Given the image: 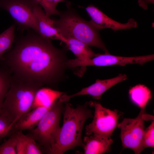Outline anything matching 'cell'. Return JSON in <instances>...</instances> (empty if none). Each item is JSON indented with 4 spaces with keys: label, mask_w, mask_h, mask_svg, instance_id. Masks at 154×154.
<instances>
[{
    "label": "cell",
    "mask_w": 154,
    "mask_h": 154,
    "mask_svg": "<svg viewBox=\"0 0 154 154\" xmlns=\"http://www.w3.org/2000/svg\"><path fill=\"white\" fill-rule=\"evenodd\" d=\"M38 106L21 117L14 125L11 133L35 128L51 106Z\"/></svg>",
    "instance_id": "13"
},
{
    "label": "cell",
    "mask_w": 154,
    "mask_h": 154,
    "mask_svg": "<svg viewBox=\"0 0 154 154\" xmlns=\"http://www.w3.org/2000/svg\"><path fill=\"white\" fill-rule=\"evenodd\" d=\"M16 135L12 132L9 138L0 145V154H16Z\"/></svg>",
    "instance_id": "21"
},
{
    "label": "cell",
    "mask_w": 154,
    "mask_h": 154,
    "mask_svg": "<svg viewBox=\"0 0 154 154\" xmlns=\"http://www.w3.org/2000/svg\"><path fill=\"white\" fill-rule=\"evenodd\" d=\"M63 103L59 100L55 102L36 126L27 134L38 142L43 153L53 144L60 131V122L64 108Z\"/></svg>",
    "instance_id": "5"
},
{
    "label": "cell",
    "mask_w": 154,
    "mask_h": 154,
    "mask_svg": "<svg viewBox=\"0 0 154 154\" xmlns=\"http://www.w3.org/2000/svg\"><path fill=\"white\" fill-rule=\"evenodd\" d=\"M42 86L12 75L10 86L1 109L2 114L14 125L33 109L37 94Z\"/></svg>",
    "instance_id": "3"
},
{
    "label": "cell",
    "mask_w": 154,
    "mask_h": 154,
    "mask_svg": "<svg viewBox=\"0 0 154 154\" xmlns=\"http://www.w3.org/2000/svg\"><path fill=\"white\" fill-rule=\"evenodd\" d=\"M129 94L132 101L141 109H145L151 97L150 89L143 85L139 84L131 88Z\"/></svg>",
    "instance_id": "17"
},
{
    "label": "cell",
    "mask_w": 154,
    "mask_h": 154,
    "mask_svg": "<svg viewBox=\"0 0 154 154\" xmlns=\"http://www.w3.org/2000/svg\"><path fill=\"white\" fill-rule=\"evenodd\" d=\"M14 125L0 111V142L5 137L11 134Z\"/></svg>",
    "instance_id": "22"
},
{
    "label": "cell",
    "mask_w": 154,
    "mask_h": 154,
    "mask_svg": "<svg viewBox=\"0 0 154 154\" xmlns=\"http://www.w3.org/2000/svg\"><path fill=\"white\" fill-rule=\"evenodd\" d=\"M65 44L67 49L70 50L81 61H85L97 56L99 54L94 52L89 46L74 38H66Z\"/></svg>",
    "instance_id": "16"
},
{
    "label": "cell",
    "mask_w": 154,
    "mask_h": 154,
    "mask_svg": "<svg viewBox=\"0 0 154 154\" xmlns=\"http://www.w3.org/2000/svg\"><path fill=\"white\" fill-rule=\"evenodd\" d=\"M143 146L144 149L154 147V121L145 130L143 137Z\"/></svg>",
    "instance_id": "23"
},
{
    "label": "cell",
    "mask_w": 154,
    "mask_h": 154,
    "mask_svg": "<svg viewBox=\"0 0 154 154\" xmlns=\"http://www.w3.org/2000/svg\"><path fill=\"white\" fill-rule=\"evenodd\" d=\"M38 28V33L41 36L50 40H57L64 42L67 39L60 34L55 26L54 20L47 16L41 7L37 5L34 9Z\"/></svg>",
    "instance_id": "12"
},
{
    "label": "cell",
    "mask_w": 154,
    "mask_h": 154,
    "mask_svg": "<svg viewBox=\"0 0 154 154\" xmlns=\"http://www.w3.org/2000/svg\"><path fill=\"white\" fill-rule=\"evenodd\" d=\"M38 4L35 0H0V7L10 14L19 29L32 30L38 33L34 13L35 8Z\"/></svg>",
    "instance_id": "6"
},
{
    "label": "cell",
    "mask_w": 154,
    "mask_h": 154,
    "mask_svg": "<svg viewBox=\"0 0 154 154\" xmlns=\"http://www.w3.org/2000/svg\"><path fill=\"white\" fill-rule=\"evenodd\" d=\"M15 26L13 25L0 34V61L12 48L15 40Z\"/></svg>",
    "instance_id": "18"
},
{
    "label": "cell",
    "mask_w": 154,
    "mask_h": 154,
    "mask_svg": "<svg viewBox=\"0 0 154 154\" xmlns=\"http://www.w3.org/2000/svg\"><path fill=\"white\" fill-rule=\"evenodd\" d=\"M84 8L91 18L89 22L99 31L105 29H110L116 31L137 27V22L133 19H129L126 23H122L110 18L93 5H89Z\"/></svg>",
    "instance_id": "10"
},
{
    "label": "cell",
    "mask_w": 154,
    "mask_h": 154,
    "mask_svg": "<svg viewBox=\"0 0 154 154\" xmlns=\"http://www.w3.org/2000/svg\"><path fill=\"white\" fill-rule=\"evenodd\" d=\"M88 103L94 108V112L92 121L86 127V135H96L111 137L118 124L120 116L118 111L107 108L96 102L90 101Z\"/></svg>",
    "instance_id": "7"
},
{
    "label": "cell",
    "mask_w": 154,
    "mask_h": 154,
    "mask_svg": "<svg viewBox=\"0 0 154 154\" xmlns=\"http://www.w3.org/2000/svg\"><path fill=\"white\" fill-rule=\"evenodd\" d=\"M67 9L60 12L58 19L54 20V25L61 35L66 38L76 39L89 46L99 48L105 53H109L100 37L99 30L83 19L66 3Z\"/></svg>",
    "instance_id": "4"
},
{
    "label": "cell",
    "mask_w": 154,
    "mask_h": 154,
    "mask_svg": "<svg viewBox=\"0 0 154 154\" xmlns=\"http://www.w3.org/2000/svg\"><path fill=\"white\" fill-rule=\"evenodd\" d=\"M88 103L74 108L67 102L64 107L62 126L55 141L45 153L63 154L77 147L83 148L82 130L86 120L93 117L92 111L88 108Z\"/></svg>",
    "instance_id": "2"
},
{
    "label": "cell",
    "mask_w": 154,
    "mask_h": 154,
    "mask_svg": "<svg viewBox=\"0 0 154 154\" xmlns=\"http://www.w3.org/2000/svg\"><path fill=\"white\" fill-rule=\"evenodd\" d=\"M138 2L139 6L145 10L147 8V4L149 3L154 4V0H138Z\"/></svg>",
    "instance_id": "24"
},
{
    "label": "cell",
    "mask_w": 154,
    "mask_h": 154,
    "mask_svg": "<svg viewBox=\"0 0 154 154\" xmlns=\"http://www.w3.org/2000/svg\"><path fill=\"white\" fill-rule=\"evenodd\" d=\"M83 148L85 154H102L110 152L113 140L98 135H92L85 136Z\"/></svg>",
    "instance_id": "14"
},
{
    "label": "cell",
    "mask_w": 154,
    "mask_h": 154,
    "mask_svg": "<svg viewBox=\"0 0 154 154\" xmlns=\"http://www.w3.org/2000/svg\"><path fill=\"white\" fill-rule=\"evenodd\" d=\"M153 54L146 56L133 57L116 56L109 53L99 54L97 56L85 61L77 58L70 60L69 62L70 67H81L84 68L87 66H106L114 65L125 66L128 64H138L142 65L154 59Z\"/></svg>",
    "instance_id": "9"
},
{
    "label": "cell",
    "mask_w": 154,
    "mask_h": 154,
    "mask_svg": "<svg viewBox=\"0 0 154 154\" xmlns=\"http://www.w3.org/2000/svg\"><path fill=\"white\" fill-rule=\"evenodd\" d=\"M43 9L46 15L50 17L52 15H59L60 11L56 9L58 4L65 0H35Z\"/></svg>",
    "instance_id": "20"
},
{
    "label": "cell",
    "mask_w": 154,
    "mask_h": 154,
    "mask_svg": "<svg viewBox=\"0 0 154 154\" xmlns=\"http://www.w3.org/2000/svg\"><path fill=\"white\" fill-rule=\"evenodd\" d=\"M12 74L3 63L0 64V111L10 86Z\"/></svg>",
    "instance_id": "19"
},
{
    "label": "cell",
    "mask_w": 154,
    "mask_h": 154,
    "mask_svg": "<svg viewBox=\"0 0 154 154\" xmlns=\"http://www.w3.org/2000/svg\"><path fill=\"white\" fill-rule=\"evenodd\" d=\"M145 109H141L136 117L125 118L117 125L120 129V138L123 147L131 149L136 154L140 153L144 149L143 137Z\"/></svg>",
    "instance_id": "8"
},
{
    "label": "cell",
    "mask_w": 154,
    "mask_h": 154,
    "mask_svg": "<svg viewBox=\"0 0 154 154\" xmlns=\"http://www.w3.org/2000/svg\"><path fill=\"white\" fill-rule=\"evenodd\" d=\"M28 31L15 39V45L1 61L17 78L52 85L64 66V52L55 47L50 39L33 30Z\"/></svg>",
    "instance_id": "1"
},
{
    "label": "cell",
    "mask_w": 154,
    "mask_h": 154,
    "mask_svg": "<svg viewBox=\"0 0 154 154\" xmlns=\"http://www.w3.org/2000/svg\"><path fill=\"white\" fill-rule=\"evenodd\" d=\"M127 79L125 74H120L114 78L100 80L97 79L95 83L73 94L67 95L64 94L59 99L62 102H68L70 99L75 96L89 95L97 99L101 98L102 94L106 91L116 84L125 80Z\"/></svg>",
    "instance_id": "11"
},
{
    "label": "cell",
    "mask_w": 154,
    "mask_h": 154,
    "mask_svg": "<svg viewBox=\"0 0 154 154\" xmlns=\"http://www.w3.org/2000/svg\"><path fill=\"white\" fill-rule=\"evenodd\" d=\"M16 138V154H42L43 152L35 140L22 131L15 132Z\"/></svg>",
    "instance_id": "15"
}]
</instances>
